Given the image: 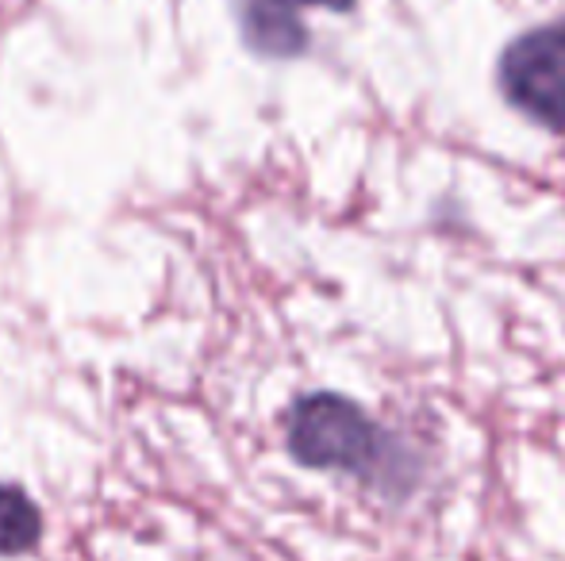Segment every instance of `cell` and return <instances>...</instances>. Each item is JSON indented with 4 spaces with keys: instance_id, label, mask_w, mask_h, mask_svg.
Returning a JSON list of instances; mask_svg holds the SVG:
<instances>
[{
    "instance_id": "obj_1",
    "label": "cell",
    "mask_w": 565,
    "mask_h": 561,
    "mask_svg": "<svg viewBox=\"0 0 565 561\" xmlns=\"http://www.w3.org/2000/svg\"><path fill=\"white\" fill-rule=\"evenodd\" d=\"M289 454L308 470H342L365 481L388 473L393 439L339 392L300 397L289 412Z\"/></svg>"
},
{
    "instance_id": "obj_2",
    "label": "cell",
    "mask_w": 565,
    "mask_h": 561,
    "mask_svg": "<svg viewBox=\"0 0 565 561\" xmlns=\"http://www.w3.org/2000/svg\"><path fill=\"white\" fill-rule=\"evenodd\" d=\"M500 93L523 116L565 128V20L523 31L508 43L497 66Z\"/></svg>"
},
{
    "instance_id": "obj_3",
    "label": "cell",
    "mask_w": 565,
    "mask_h": 561,
    "mask_svg": "<svg viewBox=\"0 0 565 561\" xmlns=\"http://www.w3.org/2000/svg\"><path fill=\"white\" fill-rule=\"evenodd\" d=\"M243 43L262 58H297L308 51V28L300 23L305 8L350 12L354 0H231Z\"/></svg>"
},
{
    "instance_id": "obj_4",
    "label": "cell",
    "mask_w": 565,
    "mask_h": 561,
    "mask_svg": "<svg viewBox=\"0 0 565 561\" xmlns=\"http://www.w3.org/2000/svg\"><path fill=\"white\" fill-rule=\"evenodd\" d=\"M43 539V511L23 488L0 485V558L28 554Z\"/></svg>"
}]
</instances>
